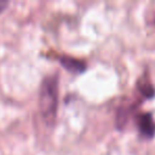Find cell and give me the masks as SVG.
Wrapping results in <instances>:
<instances>
[{"label":"cell","instance_id":"obj_4","mask_svg":"<svg viewBox=\"0 0 155 155\" xmlns=\"http://www.w3.org/2000/svg\"><path fill=\"white\" fill-rule=\"evenodd\" d=\"M138 89L147 99H152L155 96V89L150 83H139Z\"/></svg>","mask_w":155,"mask_h":155},{"label":"cell","instance_id":"obj_2","mask_svg":"<svg viewBox=\"0 0 155 155\" xmlns=\"http://www.w3.org/2000/svg\"><path fill=\"white\" fill-rule=\"evenodd\" d=\"M136 123L140 134L148 139L155 136V120L151 113H140L136 117Z\"/></svg>","mask_w":155,"mask_h":155},{"label":"cell","instance_id":"obj_1","mask_svg":"<svg viewBox=\"0 0 155 155\" xmlns=\"http://www.w3.org/2000/svg\"><path fill=\"white\" fill-rule=\"evenodd\" d=\"M58 78L57 73L47 76L42 80L39 90V110L47 124L55 122L58 107Z\"/></svg>","mask_w":155,"mask_h":155},{"label":"cell","instance_id":"obj_3","mask_svg":"<svg viewBox=\"0 0 155 155\" xmlns=\"http://www.w3.org/2000/svg\"><path fill=\"white\" fill-rule=\"evenodd\" d=\"M60 64L62 65V67L64 69H67L68 71L74 73V75H79L86 71L87 69V63L84 61L80 60V58H76L70 55H60L58 58Z\"/></svg>","mask_w":155,"mask_h":155},{"label":"cell","instance_id":"obj_5","mask_svg":"<svg viewBox=\"0 0 155 155\" xmlns=\"http://www.w3.org/2000/svg\"><path fill=\"white\" fill-rule=\"evenodd\" d=\"M8 5V1L6 0H0V13H2Z\"/></svg>","mask_w":155,"mask_h":155}]
</instances>
